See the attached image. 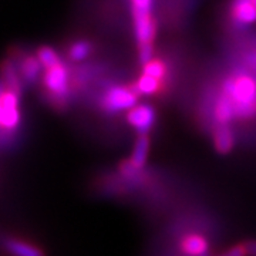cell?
Listing matches in <instances>:
<instances>
[{
    "mask_svg": "<svg viewBox=\"0 0 256 256\" xmlns=\"http://www.w3.org/2000/svg\"><path fill=\"white\" fill-rule=\"evenodd\" d=\"M222 92L232 101L236 118H250L256 114V80L248 74H238L224 82Z\"/></svg>",
    "mask_w": 256,
    "mask_h": 256,
    "instance_id": "obj_1",
    "label": "cell"
},
{
    "mask_svg": "<svg viewBox=\"0 0 256 256\" xmlns=\"http://www.w3.org/2000/svg\"><path fill=\"white\" fill-rule=\"evenodd\" d=\"M138 92L136 87H124L116 86L111 87L108 92L104 94L101 106L107 112H118V111L131 110L137 106Z\"/></svg>",
    "mask_w": 256,
    "mask_h": 256,
    "instance_id": "obj_2",
    "label": "cell"
},
{
    "mask_svg": "<svg viewBox=\"0 0 256 256\" xmlns=\"http://www.w3.org/2000/svg\"><path fill=\"white\" fill-rule=\"evenodd\" d=\"M18 94L20 92L3 86L0 97V124L3 131H14L20 124L18 110Z\"/></svg>",
    "mask_w": 256,
    "mask_h": 256,
    "instance_id": "obj_3",
    "label": "cell"
},
{
    "mask_svg": "<svg viewBox=\"0 0 256 256\" xmlns=\"http://www.w3.org/2000/svg\"><path fill=\"white\" fill-rule=\"evenodd\" d=\"M43 84L46 87L47 92L56 101L66 100L68 96V72L67 67L62 62L50 68H46V73L43 76Z\"/></svg>",
    "mask_w": 256,
    "mask_h": 256,
    "instance_id": "obj_4",
    "label": "cell"
},
{
    "mask_svg": "<svg viewBox=\"0 0 256 256\" xmlns=\"http://www.w3.org/2000/svg\"><path fill=\"white\" fill-rule=\"evenodd\" d=\"M127 121L140 134H146L154 126L156 111L148 104H138L131 110H128Z\"/></svg>",
    "mask_w": 256,
    "mask_h": 256,
    "instance_id": "obj_5",
    "label": "cell"
},
{
    "mask_svg": "<svg viewBox=\"0 0 256 256\" xmlns=\"http://www.w3.org/2000/svg\"><path fill=\"white\" fill-rule=\"evenodd\" d=\"M132 22H134V32H136L138 46L152 44L156 26L151 13H132Z\"/></svg>",
    "mask_w": 256,
    "mask_h": 256,
    "instance_id": "obj_6",
    "label": "cell"
},
{
    "mask_svg": "<svg viewBox=\"0 0 256 256\" xmlns=\"http://www.w3.org/2000/svg\"><path fill=\"white\" fill-rule=\"evenodd\" d=\"M232 18L239 26H249L256 22L255 0H234Z\"/></svg>",
    "mask_w": 256,
    "mask_h": 256,
    "instance_id": "obj_7",
    "label": "cell"
},
{
    "mask_svg": "<svg viewBox=\"0 0 256 256\" xmlns=\"http://www.w3.org/2000/svg\"><path fill=\"white\" fill-rule=\"evenodd\" d=\"M214 117L216 120L218 126H228L232 120L236 118L235 107L232 101L229 100L228 96L224 92L216 98L215 107H214Z\"/></svg>",
    "mask_w": 256,
    "mask_h": 256,
    "instance_id": "obj_8",
    "label": "cell"
},
{
    "mask_svg": "<svg viewBox=\"0 0 256 256\" xmlns=\"http://www.w3.org/2000/svg\"><path fill=\"white\" fill-rule=\"evenodd\" d=\"M181 250L186 256H204L208 250V240L198 234H188L181 239Z\"/></svg>",
    "mask_w": 256,
    "mask_h": 256,
    "instance_id": "obj_9",
    "label": "cell"
},
{
    "mask_svg": "<svg viewBox=\"0 0 256 256\" xmlns=\"http://www.w3.org/2000/svg\"><path fill=\"white\" fill-rule=\"evenodd\" d=\"M3 245H4V249L13 256H44L40 248L28 242H23V240H18L16 238L4 239Z\"/></svg>",
    "mask_w": 256,
    "mask_h": 256,
    "instance_id": "obj_10",
    "label": "cell"
},
{
    "mask_svg": "<svg viewBox=\"0 0 256 256\" xmlns=\"http://www.w3.org/2000/svg\"><path fill=\"white\" fill-rule=\"evenodd\" d=\"M214 146L220 154H228L235 146L234 132L228 126H216L214 131Z\"/></svg>",
    "mask_w": 256,
    "mask_h": 256,
    "instance_id": "obj_11",
    "label": "cell"
},
{
    "mask_svg": "<svg viewBox=\"0 0 256 256\" xmlns=\"http://www.w3.org/2000/svg\"><path fill=\"white\" fill-rule=\"evenodd\" d=\"M148 151H150V137H148V134H140L136 140L134 148H132L130 162L138 170H142L146 164Z\"/></svg>",
    "mask_w": 256,
    "mask_h": 256,
    "instance_id": "obj_12",
    "label": "cell"
},
{
    "mask_svg": "<svg viewBox=\"0 0 256 256\" xmlns=\"http://www.w3.org/2000/svg\"><path fill=\"white\" fill-rule=\"evenodd\" d=\"M40 68H42V64L38 62V58L33 56H28L20 63V76L24 82H33L40 73Z\"/></svg>",
    "mask_w": 256,
    "mask_h": 256,
    "instance_id": "obj_13",
    "label": "cell"
},
{
    "mask_svg": "<svg viewBox=\"0 0 256 256\" xmlns=\"http://www.w3.org/2000/svg\"><path fill=\"white\" fill-rule=\"evenodd\" d=\"M136 90L141 94H146V96H152L161 90V80H158L156 77H151L148 74H142L140 78H138L137 84L134 86Z\"/></svg>",
    "mask_w": 256,
    "mask_h": 256,
    "instance_id": "obj_14",
    "label": "cell"
},
{
    "mask_svg": "<svg viewBox=\"0 0 256 256\" xmlns=\"http://www.w3.org/2000/svg\"><path fill=\"white\" fill-rule=\"evenodd\" d=\"M36 57L38 58V62H40L43 68H50V67H53V66H56V64H58L62 62L58 54L56 53L54 48L47 46L40 47L38 52H37Z\"/></svg>",
    "mask_w": 256,
    "mask_h": 256,
    "instance_id": "obj_15",
    "label": "cell"
},
{
    "mask_svg": "<svg viewBox=\"0 0 256 256\" xmlns=\"http://www.w3.org/2000/svg\"><path fill=\"white\" fill-rule=\"evenodd\" d=\"M90 52H92L90 43H87L84 40H78V42L72 44L70 50H68V56L74 62H80V60H84L87 56L90 54Z\"/></svg>",
    "mask_w": 256,
    "mask_h": 256,
    "instance_id": "obj_16",
    "label": "cell"
},
{
    "mask_svg": "<svg viewBox=\"0 0 256 256\" xmlns=\"http://www.w3.org/2000/svg\"><path fill=\"white\" fill-rule=\"evenodd\" d=\"M144 74H148L151 77H156L158 80H162L166 74V66L161 60H151L144 64Z\"/></svg>",
    "mask_w": 256,
    "mask_h": 256,
    "instance_id": "obj_17",
    "label": "cell"
},
{
    "mask_svg": "<svg viewBox=\"0 0 256 256\" xmlns=\"http://www.w3.org/2000/svg\"><path fill=\"white\" fill-rule=\"evenodd\" d=\"M131 13H151L154 0H130Z\"/></svg>",
    "mask_w": 256,
    "mask_h": 256,
    "instance_id": "obj_18",
    "label": "cell"
},
{
    "mask_svg": "<svg viewBox=\"0 0 256 256\" xmlns=\"http://www.w3.org/2000/svg\"><path fill=\"white\" fill-rule=\"evenodd\" d=\"M152 53H154L152 44H141V46H138V56H140V62L142 64H146L148 62L152 60Z\"/></svg>",
    "mask_w": 256,
    "mask_h": 256,
    "instance_id": "obj_19",
    "label": "cell"
},
{
    "mask_svg": "<svg viewBox=\"0 0 256 256\" xmlns=\"http://www.w3.org/2000/svg\"><path fill=\"white\" fill-rule=\"evenodd\" d=\"M246 246L245 245H236L234 246L232 249H229L226 254L220 256H246Z\"/></svg>",
    "mask_w": 256,
    "mask_h": 256,
    "instance_id": "obj_20",
    "label": "cell"
},
{
    "mask_svg": "<svg viewBox=\"0 0 256 256\" xmlns=\"http://www.w3.org/2000/svg\"><path fill=\"white\" fill-rule=\"evenodd\" d=\"M245 246H246L248 255L256 256V240H250V242H248V244H245Z\"/></svg>",
    "mask_w": 256,
    "mask_h": 256,
    "instance_id": "obj_21",
    "label": "cell"
},
{
    "mask_svg": "<svg viewBox=\"0 0 256 256\" xmlns=\"http://www.w3.org/2000/svg\"><path fill=\"white\" fill-rule=\"evenodd\" d=\"M255 3H256V0H255Z\"/></svg>",
    "mask_w": 256,
    "mask_h": 256,
    "instance_id": "obj_22",
    "label": "cell"
}]
</instances>
